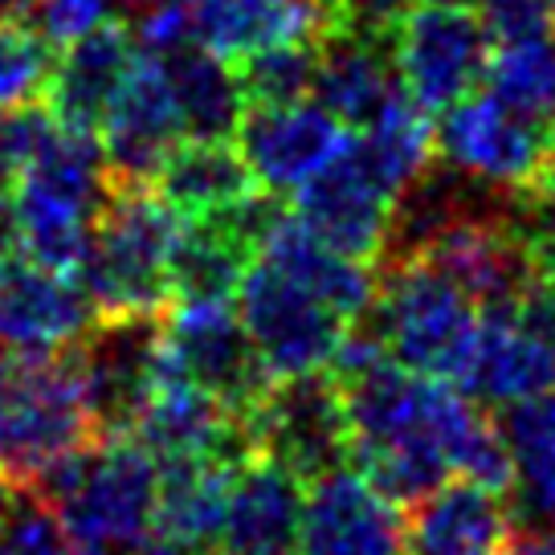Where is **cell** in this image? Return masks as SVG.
I'll return each mask as SVG.
<instances>
[{
	"instance_id": "cell-1",
	"label": "cell",
	"mask_w": 555,
	"mask_h": 555,
	"mask_svg": "<svg viewBox=\"0 0 555 555\" xmlns=\"http://www.w3.org/2000/svg\"><path fill=\"white\" fill-rule=\"evenodd\" d=\"M327 372L344 397L347 462L392 503H409L453 474L511 490L503 429L466 388L400 367L364 323L347 331Z\"/></svg>"
},
{
	"instance_id": "cell-2",
	"label": "cell",
	"mask_w": 555,
	"mask_h": 555,
	"mask_svg": "<svg viewBox=\"0 0 555 555\" xmlns=\"http://www.w3.org/2000/svg\"><path fill=\"white\" fill-rule=\"evenodd\" d=\"M111 189L115 176L106 168L99 131L53 119L46 111L17 189L9 196L17 249L50 270L78 274L90 229L99 221Z\"/></svg>"
},
{
	"instance_id": "cell-3",
	"label": "cell",
	"mask_w": 555,
	"mask_h": 555,
	"mask_svg": "<svg viewBox=\"0 0 555 555\" xmlns=\"http://www.w3.org/2000/svg\"><path fill=\"white\" fill-rule=\"evenodd\" d=\"M29 490L78 543L135 555L156 515L159 462L131 434H99L53 462Z\"/></svg>"
},
{
	"instance_id": "cell-4",
	"label": "cell",
	"mask_w": 555,
	"mask_h": 555,
	"mask_svg": "<svg viewBox=\"0 0 555 555\" xmlns=\"http://www.w3.org/2000/svg\"><path fill=\"white\" fill-rule=\"evenodd\" d=\"M184 217L152 184H115L87 254L78 286L94 314H164L172 302V249Z\"/></svg>"
},
{
	"instance_id": "cell-5",
	"label": "cell",
	"mask_w": 555,
	"mask_h": 555,
	"mask_svg": "<svg viewBox=\"0 0 555 555\" xmlns=\"http://www.w3.org/2000/svg\"><path fill=\"white\" fill-rule=\"evenodd\" d=\"M376 266L372 307L360 323L400 367L457 384L482 319L474 298L421 254H384Z\"/></svg>"
},
{
	"instance_id": "cell-6",
	"label": "cell",
	"mask_w": 555,
	"mask_h": 555,
	"mask_svg": "<svg viewBox=\"0 0 555 555\" xmlns=\"http://www.w3.org/2000/svg\"><path fill=\"white\" fill-rule=\"evenodd\" d=\"M99 437L74 351H0V478L29 486Z\"/></svg>"
},
{
	"instance_id": "cell-7",
	"label": "cell",
	"mask_w": 555,
	"mask_h": 555,
	"mask_svg": "<svg viewBox=\"0 0 555 555\" xmlns=\"http://www.w3.org/2000/svg\"><path fill=\"white\" fill-rule=\"evenodd\" d=\"M233 307L242 314V327L258 351L270 376H302L327 372L335 351L344 347L347 331L356 327L344 311H335L327 298L286 266L254 254L245 261Z\"/></svg>"
},
{
	"instance_id": "cell-8",
	"label": "cell",
	"mask_w": 555,
	"mask_h": 555,
	"mask_svg": "<svg viewBox=\"0 0 555 555\" xmlns=\"http://www.w3.org/2000/svg\"><path fill=\"white\" fill-rule=\"evenodd\" d=\"M159 367L205 388L208 397H217L242 416H249V409L274 380L249 344L233 298L168 302L159 319Z\"/></svg>"
},
{
	"instance_id": "cell-9",
	"label": "cell",
	"mask_w": 555,
	"mask_h": 555,
	"mask_svg": "<svg viewBox=\"0 0 555 555\" xmlns=\"http://www.w3.org/2000/svg\"><path fill=\"white\" fill-rule=\"evenodd\" d=\"M457 388L482 409H515L555 392V291L535 286L499 311H482Z\"/></svg>"
},
{
	"instance_id": "cell-10",
	"label": "cell",
	"mask_w": 555,
	"mask_h": 555,
	"mask_svg": "<svg viewBox=\"0 0 555 555\" xmlns=\"http://www.w3.org/2000/svg\"><path fill=\"white\" fill-rule=\"evenodd\" d=\"M506 201L519 196H499L466 208L404 254L434 261L441 274L453 278L474 298L478 311L515 307L535 286V249H531V229L522 225L519 212Z\"/></svg>"
},
{
	"instance_id": "cell-11",
	"label": "cell",
	"mask_w": 555,
	"mask_h": 555,
	"mask_svg": "<svg viewBox=\"0 0 555 555\" xmlns=\"http://www.w3.org/2000/svg\"><path fill=\"white\" fill-rule=\"evenodd\" d=\"M482 17L469 4H413L388 34V53L404 94L421 111L441 115L482 87L490 66Z\"/></svg>"
},
{
	"instance_id": "cell-12",
	"label": "cell",
	"mask_w": 555,
	"mask_h": 555,
	"mask_svg": "<svg viewBox=\"0 0 555 555\" xmlns=\"http://www.w3.org/2000/svg\"><path fill=\"white\" fill-rule=\"evenodd\" d=\"M291 196H295L291 212L311 237L367 266L380 261L400 196L376 172L356 131H347L339 152L311 180H302Z\"/></svg>"
},
{
	"instance_id": "cell-13",
	"label": "cell",
	"mask_w": 555,
	"mask_h": 555,
	"mask_svg": "<svg viewBox=\"0 0 555 555\" xmlns=\"http://www.w3.org/2000/svg\"><path fill=\"white\" fill-rule=\"evenodd\" d=\"M434 139L446 168L478 180L486 189L527 201L543 172V159L552 152L555 127L522 119L519 111L503 106L486 90L446 106L441 122L434 127Z\"/></svg>"
},
{
	"instance_id": "cell-14",
	"label": "cell",
	"mask_w": 555,
	"mask_h": 555,
	"mask_svg": "<svg viewBox=\"0 0 555 555\" xmlns=\"http://www.w3.org/2000/svg\"><path fill=\"white\" fill-rule=\"evenodd\" d=\"M258 457L291 469L298 482H311L347 462L344 397L331 372L278 376L245 416Z\"/></svg>"
},
{
	"instance_id": "cell-15",
	"label": "cell",
	"mask_w": 555,
	"mask_h": 555,
	"mask_svg": "<svg viewBox=\"0 0 555 555\" xmlns=\"http://www.w3.org/2000/svg\"><path fill=\"white\" fill-rule=\"evenodd\" d=\"M164 314H99L69 347L99 434H127L159 367Z\"/></svg>"
},
{
	"instance_id": "cell-16",
	"label": "cell",
	"mask_w": 555,
	"mask_h": 555,
	"mask_svg": "<svg viewBox=\"0 0 555 555\" xmlns=\"http://www.w3.org/2000/svg\"><path fill=\"white\" fill-rule=\"evenodd\" d=\"M295 555H404L397 503L351 462L319 474L302 482Z\"/></svg>"
},
{
	"instance_id": "cell-17",
	"label": "cell",
	"mask_w": 555,
	"mask_h": 555,
	"mask_svg": "<svg viewBox=\"0 0 555 555\" xmlns=\"http://www.w3.org/2000/svg\"><path fill=\"white\" fill-rule=\"evenodd\" d=\"M180 139H189V131L164 62L156 53L139 50L135 66L99 122V143L115 184H152Z\"/></svg>"
},
{
	"instance_id": "cell-18",
	"label": "cell",
	"mask_w": 555,
	"mask_h": 555,
	"mask_svg": "<svg viewBox=\"0 0 555 555\" xmlns=\"http://www.w3.org/2000/svg\"><path fill=\"white\" fill-rule=\"evenodd\" d=\"M127 434L135 437L159 466L189 462V457H229V462L254 457L245 416L233 413L217 397H208L205 388L168 376L164 367H156V384Z\"/></svg>"
},
{
	"instance_id": "cell-19",
	"label": "cell",
	"mask_w": 555,
	"mask_h": 555,
	"mask_svg": "<svg viewBox=\"0 0 555 555\" xmlns=\"http://www.w3.org/2000/svg\"><path fill=\"white\" fill-rule=\"evenodd\" d=\"M94 319L74 274L0 249V351H66Z\"/></svg>"
},
{
	"instance_id": "cell-20",
	"label": "cell",
	"mask_w": 555,
	"mask_h": 555,
	"mask_svg": "<svg viewBox=\"0 0 555 555\" xmlns=\"http://www.w3.org/2000/svg\"><path fill=\"white\" fill-rule=\"evenodd\" d=\"M515 506L506 490H494L474 478H446L425 494L409 499V515L400 519V552L404 555H503L515 527Z\"/></svg>"
},
{
	"instance_id": "cell-21",
	"label": "cell",
	"mask_w": 555,
	"mask_h": 555,
	"mask_svg": "<svg viewBox=\"0 0 555 555\" xmlns=\"http://www.w3.org/2000/svg\"><path fill=\"white\" fill-rule=\"evenodd\" d=\"M233 135L258 189L291 196L302 180H311L339 152L347 127L327 106L302 99V103L282 106H245Z\"/></svg>"
},
{
	"instance_id": "cell-22",
	"label": "cell",
	"mask_w": 555,
	"mask_h": 555,
	"mask_svg": "<svg viewBox=\"0 0 555 555\" xmlns=\"http://www.w3.org/2000/svg\"><path fill=\"white\" fill-rule=\"evenodd\" d=\"M335 29V0H189V37L229 66L274 46L323 41Z\"/></svg>"
},
{
	"instance_id": "cell-23",
	"label": "cell",
	"mask_w": 555,
	"mask_h": 555,
	"mask_svg": "<svg viewBox=\"0 0 555 555\" xmlns=\"http://www.w3.org/2000/svg\"><path fill=\"white\" fill-rule=\"evenodd\" d=\"M135 57V29H127L115 17L99 21L94 29L62 46V57H53L50 78H46L37 103L46 106L53 119L99 131L106 106L119 94L122 78L131 74Z\"/></svg>"
},
{
	"instance_id": "cell-24",
	"label": "cell",
	"mask_w": 555,
	"mask_h": 555,
	"mask_svg": "<svg viewBox=\"0 0 555 555\" xmlns=\"http://www.w3.org/2000/svg\"><path fill=\"white\" fill-rule=\"evenodd\" d=\"M302 482L270 457H245L229 486L221 555H295Z\"/></svg>"
},
{
	"instance_id": "cell-25",
	"label": "cell",
	"mask_w": 555,
	"mask_h": 555,
	"mask_svg": "<svg viewBox=\"0 0 555 555\" xmlns=\"http://www.w3.org/2000/svg\"><path fill=\"white\" fill-rule=\"evenodd\" d=\"M388 41L364 34H331L319 46L311 99L327 106L347 131H360L400 94Z\"/></svg>"
},
{
	"instance_id": "cell-26",
	"label": "cell",
	"mask_w": 555,
	"mask_h": 555,
	"mask_svg": "<svg viewBox=\"0 0 555 555\" xmlns=\"http://www.w3.org/2000/svg\"><path fill=\"white\" fill-rule=\"evenodd\" d=\"M152 189L180 212V217H208L233 208L258 192L237 143L229 139H180L172 156L159 164Z\"/></svg>"
},
{
	"instance_id": "cell-27",
	"label": "cell",
	"mask_w": 555,
	"mask_h": 555,
	"mask_svg": "<svg viewBox=\"0 0 555 555\" xmlns=\"http://www.w3.org/2000/svg\"><path fill=\"white\" fill-rule=\"evenodd\" d=\"M156 57L164 62V74L172 82L189 139H233L245 115L237 69L221 62L217 53L201 50L196 41H180Z\"/></svg>"
},
{
	"instance_id": "cell-28",
	"label": "cell",
	"mask_w": 555,
	"mask_h": 555,
	"mask_svg": "<svg viewBox=\"0 0 555 555\" xmlns=\"http://www.w3.org/2000/svg\"><path fill=\"white\" fill-rule=\"evenodd\" d=\"M499 429L511 450V486L519 490L515 515L555 531V392L503 409Z\"/></svg>"
},
{
	"instance_id": "cell-29",
	"label": "cell",
	"mask_w": 555,
	"mask_h": 555,
	"mask_svg": "<svg viewBox=\"0 0 555 555\" xmlns=\"http://www.w3.org/2000/svg\"><path fill=\"white\" fill-rule=\"evenodd\" d=\"M486 90L503 106L519 111L522 119L555 127V37H522L503 41V50L490 53Z\"/></svg>"
},
{
	"instance_id": "cell-30",
	"label": "cell",
	"mask_w": 555,
	"mask_h": 555,
	"mask_svg": "<svg viewBox=\"0 0 555 555\" xmlns=\"http://www.w3.org/2000/svg\"><path fill=\"white\" fill-rule=\"evenodd\" d=\"M319 46L323 41H298V46H274L254 57L237 62V82H242L245 106H282L311 99L314 66H319Z\"/></svg>"
},
{
	"instance_id": "cell-31",
	"label": "cell",
	"mask_w": 555,
	"mask_h": 555,
	"mask_svg": "<svg viewBox=\"0 0 555 555\" xmlns=\"http://www.w3.org/2000/svg\"><path fill=\"white\" fill-rule=\"evenodd\" d=\"M53 66V41L29 13H0V106L41 99Z\"/></svg>"
},
{
	"instance_id": "cell-32",
	"label": "cell",
	"mask_w": 555,
	"mask_h": 555,
	"mask_svg": "<svg viewBox=\"0 0 555 555\" xmlns=\"http://www.w3.org/2000/svg\"><path fill=\"white\" fill-rule=\"evenodd\" d=\"M0 555H106V552L78 543L34 490H17V499H13L9 515L0 522Z\"/></svg>"
},
{
	"instance_id": "cell-33",
	"label": "cell",
	"mask_w": 555,
	"mask_h": 555,
	"mask_svg": "<svg viewBox=\"0 0 555 555\" xmlns=\"http://www.w3.org/2000/svg\"><path fill=\"white\" fill-rule=\"evenodd\" d=\"M41 119H46L41 103L0 106V196H13V189H17L21 168L29 159Z\"/></svg>"
},
{
	"instance_id": "cell-34",
	"label": "cell",
	"mask_w": 555,
	"mask_h": 555,
	"mask_svg": "<svg viewBox=\"0 0 555 555\" xmlns=\"http://www.w3.org/2000/svg\"><path fill=\"white\" fill-rule=\"evenodd\" d=\"M478 17L494 41L552 34V0H478Z\"/></svg>"
},
{
	"instance_id": "cell-35",
	"label": "cell",
	"mask_w": 555,
	"mask_h": 555,
	"mask_svg": "<svg viewBox=\"0 0 555 555\" xmlns=\"http://www.w3.org/2000/svg\"><path fill=\"white\" fill-rule=\"evenodd\" d=\"M29 17L37 21V29L50 37L53 46H66L78 34H87L99 21L111 17V0H34Z\"/></svg>"
},
{
	"instance_id": "cell-36",
	"label": "cell",
	"mask_w": 555,
	"mask_h": 555,
	"mask_svg": "<svg viewBox=\"0 0 555 555\" xmlns=\"http://www.w3.org/2000/svg\"><path fill=\"white\" fill-rule=\"evenodd\" d=\"M503 555H555V531H547V527L515 531L511 543L503 547Z\"/></svg>"
},
{
	"instance_id": "cell-37",
	"label": "cell",
	"mask_w": 555,
	"mask_h": 555,
	"mask_svg": "<svg viewBox=\"0 0 555 555\" xmlns=\"http://www.w3.org/2000/svg\"><path fill=\"white\" fill-rule=\"evenodd\" d=\"M531 249H535V278L555 291V225L531 233Z\"/></svg>"
},
{
	"instance_id": "cell-38",
	"label": "cell",
	"mask_w": 555,
	"mask_h": 555,
	"mask_svg": "<svg viewBox=\"0 0 555 555\" xmlns=\"http://www.w3.org/2000/svg\"><path fill=\"white\" fill-rule=\"evenodd\" d=\"M527 201H535V205H555V139H552V152L543 159V172H539L535 189Z\"/></svg>"
},
{
	"instance_id": "cell-39",
	"label": "cell",
	"mask_w": 555,
	"mask_h": 555,
	"mask_svg": "<svg viewBox=\"0 0 555 555\" xmlns=\"http://www.w3.org/2000/svg\"><path fill=\"white\" fill-rule=\"evenodd\" d=\"M0 249H17V225H13V201L0 196Z\"/></svg>"
},
{
	"instance_id": "cell-40",
	"label": "cell",
	"mask_w": 555,
	"mask_h": 555,
	"mask_svg": "<svg viewBox=\"0 0 555 555\" xmlns=\"http://www.w3.org/2000/svg\"><path fill=\"white\" fill-rule=\"evenodd\" d=\"M122 13H131V17H143V13H152L159 4H184V0H115Z\"/></svg>"
},
{
	"instance_id": "cell-41",
	"label": "cell",
	"mask_w": 555,
	"mask_h": 555,
	"mask_svg": "<svg viewBox=\"0 0 555 555\" xmlns=\"http://www.w3.org/2000/svg\"><path fill=\"white\" fill-rule=\"evenodd\" d=\"M13 499H17V486L4 482V478H0V522H4V515H9V506H13Z\"/></svg>"
},
{
	"instance_id": "cell-42",
	"label": "cell",
	"mask_w": 555,
	"mask_h": 555,
	"mask_svg": "<svg viewBox=\"0 0 555 555\" xmlns=\"http://www.w3.org/2000/svg\"><path fill=\"white\" fill-rule=\"evenodd\" d=\"M421 4H474V0H421Z\"/></svg>"
},
{
	"instance_id": "cell-43",
	"label": "cell",
	"mask_w": 555,
	"mask_h": 555,
	"mask_svg": "<svg viewBox=\"0 0 555 555\" xmlns=\"http://www.w3.org/2000/svg\"><path fill=\"white\" fill-rule=\"evenodd\" d=\"M552 25H555V0H552Z\"/></svg>"
}]
</instances>
